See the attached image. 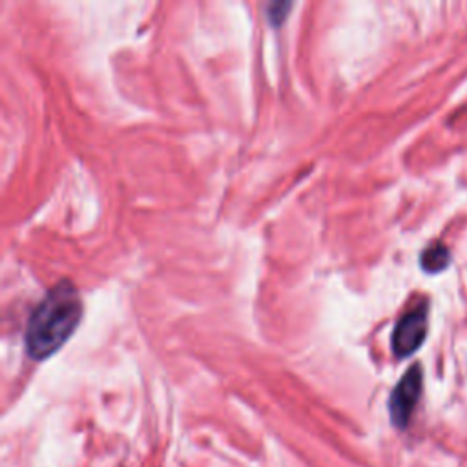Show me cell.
<instances>
[{"label": "cell", "instance_id": "4", "mask_svg": "<svg viewBox=\"0 0 467 467\" xmlns=\"http://www.w3.org/2000/svg\"><path fill=\"white\" fill-rule=\"evenodd\" d=\"M421 268L429 274H438L441 270H445L451 263V252L447 246L434 243L431 246H427L420 257Z\"/></svg>", "mask_w": 467, "mask_h": 467}, {"label": "cell", "instance_id": "3", "mask_svg": "<svg viewBox=\"0 0 467 467\" xmlns=\"http://www.w3.org/2000/svg\"><path fill=\"white\" fill-rule=\"evenodd\" d=\"M427 334V306L420 305L407 312L392 332V350L398 358H407L423 343Z\"/></svg>", "mask_w": 467, "mask_h": 467}, {"label": "cell", "instance_id": "5", "mask_svg": "<svg viewBox=\"0 0 467 467\" xmlns=\"http://www.w3.org/2000/svg\"><path fill=\"white\" fill-rule=\"evenodd\" d=\"M292 5L288 4V2H277V4H272L270 7H268V18H270V22L274 24V26H277V24H281L283 20H285V16H286V13H288V9H290Z\"/></svg>", "mask_w": 467, "mask_h": 467}, {"label": "cell", "instance_id": "2", "mask_svg": "<svg viewBox=\"0 0 467 467\" xmlns=\"http://www.w3.org/2000/svg\"><path fill=\"white\" fill-rule=\"evenodd\" d=\"M421 385H423V374H421V367L416 363L403 374V378L394 387L389 398V412H390L392 423L398 429L407 427L410 414L420 400Z\"/></svg>", "mask_w": 467, "mask_h": 467}, {"label": "cell", "instance_id": "1", "mask_svg": "<svg viewBox=\"0 0 467 467\" xmlns=\"http://www.w3.org/2000/svg\"><path fill=\"white\" fill-rule=\"evenodd\" d=\"M82 317V301L69 281L57 283L35 306L26 328V350L33 359L55 354L75 332Z\"/></svg>", "mask_w": 467, "mask_h": 467}]
</instances>
